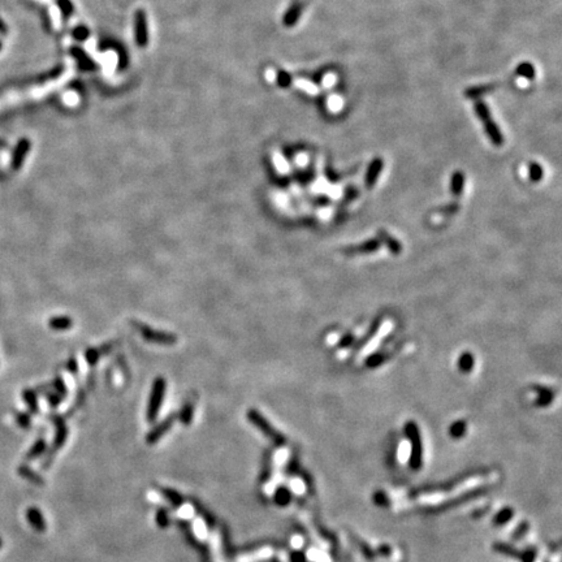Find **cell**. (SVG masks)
<instances>
[{
	"mask_svg": "<svg viewBox=\"0 0 562 562\" xmlns=\"http://www.w3.org/2000/svg\"><path fill=\"white\" fill-rule=\"evenodd\" d=\"M515 73H517L518 76H520V77L526 78V80H533L535 78V67H533L531 63L528 62H523L520 63V64H518V67L515 68Z\"/></svg>",
	"mask_w": 562,
	"mask_h": 562,
	"instance_id": "e0dca14e",
	"label": "cell"
},
{
	"mask_svg": "<svg viewBox=\"0 0 562 562\" xmlns=\"http://www.w3.org/2000/svg\"><path fill=\"white\" fill-rule=\"evenodd\" d=\"M50 328L56 331H65L73 327V320L69 316H55L49 320Z\"/></svg>",
	"mask_w": 562,
	"mask_h": 562,
	"instance_id": "2e32d148",
	"label": "cell"
},
{
	"mask_svg": "<svg viewBox=\"0 0 562 562\" xmlns=\"http://www.w3.org/2000/svg\"><path fill=\"white\" fill-rule=\"evenodd\" d=\"M136 32L137 42L141 47H145L147 45V23L146 15L142 11H138L136 15Z\"/></svg>",
	"mask_w": 562,
	"mask_h": 562,
	"instance_id": "9c48e42d",
	"label": "cell"
},
{
	"mask_svg": "<svg viewBox=\"0 0 562 562\" xmlns=\"http://www.w3.org/2000/svg\"><path fill=\"white\" fill-rule=\"evenodd\" d=\"M45 450H46V441L45 440H38V441L34 444V446L30 449V452L28 453V459L37 458V457H39V455H42L43 453H45Z\"/></svg>",
	"mask_w": 562,
	"mask_h": 562,
	"instance_id": "484cf974",
	"label": "cell"
},
{
	"mask_svg": "<svg viewBox=\"0 0 562 562\" xmlns=\"http://www.w3.org/2000/svg\"><path fill=\"white\" fill-rule=\"evenodd\" d=\"M26 517H28L29 523L32 524L37 531L43 532V531L46 530L45 517H43L42 513H41L37 507H29V509H28V513H26Z\"/></svg>",
	"mask_w": 562,
	"mask_h": 562,
	"instance_id": "7c38bea8",
	"label": "cell"
},
{
	"mask_svg": "<svg viewBox=\"0 0 562 562\" xmlns=\"http://www.w3.org/2000/svg\"><path fill=\"white\" fill-rule=\"evenodd\" d=\"M56 439H55V449H59V446H62L65 442L67 439V427H65L64 422L62 420H56Z\"/></svg>",
	"mask_w": 562,
	"mask_h": 562,
	"instance_id": "ffe728a7",
	"label": "cell"
},
{
	"mask_svg": "<svg viewBox=\"0 0 562 562\" xmlns=\"http://www.w3.org/2000/svg\"><path fill=\"white\" fill-rule=\"evenodd\" d=\"M17 422L23 427L28 428L30 424V416H28L26 414H17Z\"/></svg>",
	"mask_w": 562,
	"mask_h": 562,
	"instance_id": "8d00e7d4",
	"label": "cell"
},
{
	"mask_svg": "<svg viewBox=\"0 0 562 562\" xmlns=\"http://www.w3.org/2000/svg\"><path fill=\"white\" fill-rule=\"evenodd\" d=\"M385 361V355L383 353H376V354H371L366 358V366L370 368L379 367L383 362Z\"/></svg>",
	"mask_w": 562,
	"mask_h": 562,
	"instance_id": "83f0119b",
	"label": "cell"
},
{
	"mask_svg": "<svg viewBox=\"0 0 562 562\" xmlns=\"http://www.w3.org/2000/svg\"><path fill=\"white\" fill-rule=\"evenodd\" d=\"M68 368L72 371V372H77V364H76L75 359H71V361H69Z\"/></svg>",
	"mask_w": 562,
	"mask_h": 562,
	"instance_id": "7bdbcfd3",
	"label": "cell"
},
{
	"mask_svg": "<svg viewBox=\"0 0 562 562\" xmlns=\"http://www.w3.org/2000/svg\"><path fill=\"white\" fill-rule=\"evenodd\" d=\"M552 400H553V394L549 389H545V388L539 389V396H537V401H536L537 405L545 406V405H548Z\"/></svg>",
	"mask_w": 562,
	"mask_h": 562,
	"instance_id": "f1b7e54d",
	"label": "cell"
},
{
	"mask_svg": "<svg viewBox=\"0 0 562 562\" xmlns=\"http://www.w3.org/2000/svg\"><path fill=\"white\" fill-rule=\"evenodd\" d=\"M465 188V175L461 171H455L450 180V192L455 197H459Z\"/></svg>",
	"mask_w": 562,
	"mask_h": 562,
	"instance_id": "5bb4252c",
	"label": "cell"
},
{
	"mask_svg": "<svg viewBox=\"0 0 562 562\" xmlns=\"http://www.w3.org/2000/svg\"><path fill=\"white\" fill-rule=\"evenodd\" d=\"M29 150H30V142L28 140H25V138L17 143V146L16 149H15V153H13V156H12V168L15 169V171L21 169V167H23L24 164V160H25L26 154L29 153Z\"/></svg>",
	"mask_w": 562,
	"mask_h": 562,
	"instance_id": "52a82bcc",
	"label": "cell"
},
{
	"mask_svg": "<svg viewBox=\"0 0 562 562\" xmlns=\"http://www.w3.org/2000/svg\"><path fill=\"white\" fill-rule=\"evenodd\" d=\"M132 325H133L134 328H137V331L140 332V335L149 342L160 345H175L177 342V340H179L177 336L172 335V333L155 331V329H153L149 325L141 324L140 322H132Z\"/></svg>",
	"mask_w": 562,
	"mask_h": 562,
	"instance_id": "6da1fadb",
	"label": "cell"
},
{
	"mask_svg": "<svg viewBox=\"0 0 562 562\" xmlns=\"http://www.w3.org/2000/svg\"><path fill=\"white\" fill-rule=\"evenodd\" d=\"M507 517H511V511L509 510V509H505L502 513H500L496 517V523H504V522H506V518Z\"/></svg>",
	"mask_w": 562,
	"mask_h": 562,
	"instance_id": "74e56055",
	"label": "cell"
},
{
	"mask_svg": "<svg viewBox=\"0 0 562 562\" xmlns=\"http://www.w3.org/2000/svg\"><path fill=\"white\" fill-rule=\"evenodd\" d=\"M156 520H158V523H159L160 527H166L167 524L169 523L168 514H167L164 510H160L159 513L156 514Z\"/></svg>",
	"mask_w": 562,
	"mask_h": 562,
	"instance_id": "836d02e7",
	"label": "cell"
},
{
	"mask_svg": "<svg viewBox=\"0 0 562 562\" xmlns=\"http://www.w3.org/2000/svg\"><path fill=\"white\" fill-rule=\"evenodd\" d=\"M164 494H166V497L169 498V501L172 502L173 505H180L181 504V498H180V496L176 492L173 491H164Z\"/></svg>",
	"mask_w": 562,
	"mask_h": 562,
	"instance_id": "d590c367",
	"label": "cell"
},
{
	"mask_svg": "<svg viewBox=\"0 0 562 562\" xmlns=\"http://www.w3.org/2000/svg\"><path fill=\"white\" fill-rule=\"evenodd\" d=\"M496 88V85H478V86H471L465 90V97L470 98V99H476L483 97V95L488 94L489 91H492Z\"/></svg>",
	"mask_w": 562,
	"mask_h": 562,
	"instance_id": "4fadbf2b",
	"label": "cell"
},
{
	"mask_svg": "<svg viewBox=\"0 0 562 562\" xmlns=\"http://www.w3.org/2000/svg\"><path fill=\"white\" fill-rule=\"evenodd\" d=\"M474 110L475 112H476V116H478L481 121L487 120V119L491 117V111H489V108L487 107V104H485L483 101L475 102Z\"/></svg>",
	"mask_w": 562,
	"mask_h": 562,
	"instance_id": "7402d4cb",
	"label": "cell"
},
{
	"mask_svg": "<svg viewBox=\"0 0 562 562\" xmlns=\"http://www.w3.org/2000/svg\"><path fill=\"white\" fill-rule=\"evenodd\" d=\"M381 242L377 238H372L368 240L366 242H362L359 245H353V246H348L344 249V253L346 254H370L375 253L380 249Z\"/></svg>",
	"mask_w": 562,
	"mask_h": 562,
	"instance_id": "8992f818",
	"label": "cell"
},
{
	"mask_svg": "<svg viewBox=\"0 0 562 562\" xmlns=\"http://www.w3.org/2000/svg\"><path fill=\"white\" fill-rule=\"evenodd\" d=\"M193 413H194V405L192 402H188L184 405L181 413H180V420L184 424H189L193 419Z\"/></svg>",
	"mask_w": 562,
	"mask_h": 562,
	"instance_id": "cb8c5ba5",
	"label": "cell"
},
{
	"mask_svg": "<svg viewBox=\"0 0 562 562\" xmlns=\"http://www.w3.org/2000/svg\"><path fill=\"white\" fill-rule=\"evenodd\" d=\"M60 7H62L63 12H64L65 15H68V13L72 11V4L69 3L68 0H60Z\"/></svg>",
	"mask_w": 562,
	"mask_h": 562,
	"instance_id": "ab89813d",
	"label": "cell"
},
{
	"mask_svg": "<svg viewBox=\"0 0 562 562\" xmlns=\"http://www.w3.org/2000/svg\"><path fill=\"white\" fill-rule=\"evenodd\" d=\"M475 359L470 351H465L458 359V367L462 372H470L474 368Z\"/></svg>",
	"mask_w": 562,
	"mask_h": 562,
	"instance_id": "ac0fdd59",
	"label": "cell"
},
{
	"mask_svg": "<svg viewBox=\"0 0 562 562\" xmlns=\"http://www.w3.org/2000/svg\"><path fill=\"white\" fill-rule=\"evenodd\" d=\"M543 176H544L543 167L540 166L539 163L531 162L530 164H528V177H530L531 181L539 182L540 180L543 179Z\"/></svg>",
	"mask_w": 562,
	"mask_h": 562,
	"instance_id": "d6986e66",
	"label": "cell"
},
{
	"mask_svg": "<svg viewBox=\"0 0 562 562\" xmlns=\"http://www.w3.org/2000/svg\"><path fill=\"white\" fill-rule=\"evenodd\" d=\"M99 357H101V353H99V350H97V349H89V350L86 351V359H88V362L91 364V366H94V364L97 363Z\"/></svg>",
	"mask_w": 562,
	"mask_h": 562,
	"instance_id": "d6a6232c",
	"label": "cell"
},
{
	"mask_svg": "<svg viewBox=\"0 0 562 562\" xmlns=\"http://www.w3.org/2000/svg\"><path fill=\"white\" fill-rule=\"evenodd\" d=\"M377 236H379V238L377 240L380 241V242H383L385 246L389 249V251L392 254H394V255H398V254H401V251H402V245L398 242V241L396 240L394 237H392L389 233H388L387 231H384V229H380V231L377 232Z\"/></svg>",
	"mask_w": 562,
	"mask_h": 562,
	"instance_id": "8fae6325",
	"label": "cell"
},
{
	"mask_svg": "<svg viewBox=\"0 0 562 562\" xmlns=\"http://www.w3.org/2000/svg\"><path fill=\"white\" fill-rule=\"evenodd\" d=\"M247 418H249V420L253 423L254 426L257 427L258 429H260V431H262L268 439H271L272 441L279 444V445H281V444L285 442V437H284L281 433L277 432L276 429L272 427V424H270V422H268V420H267L266 418L259 413V411H257V410L254 409L249 410V411H247Z\"/></svg>",
	"mask_w": 562,
	"mask_h": 562,
	"instance_id": "7a4b0ae2",
	"label": "cell"
},
{
	"mask_svg": "<svg viewBox=\"0 0 562 562\" xmlns=\"http://www.w3.org/2000/svg\"><path fill=\"white\" fill-rule=\"evenodd\" d=\"M76 37H77L78 39H84L85 37H86V30H85V29L84 30H82V29L77 30V33H76Z\"/></svg>",
	"mask_w": 562,
	"mask_h": 562,
	"instance_id": "ee69618b",
	"label": "cell"
},
{
	"mask_svg": "<svg viewBox=\"0 0 562 562\" xmlns=\"http://www.w3.org/2000/svg\"><path fill=\"white\" fill-rule=\"evenodd\" d=\"M353 342H354V336L348 335V336H345L344 338H341V340H340V342H338V346H340V348H346V346H349V345L353 344Z\"/></svg>",
	"mask_w": 562,
	"mask_h": 562,
	"instance_id": "f35d334b",
	"label": "cell"
},
{
	"mask_svg": "<svg viewBox=\"0 0 562 562\" xmlns=\"http://www.w3.org/2000/svg\"><path fill=\"white\" fill-rule=\"evenodd\" d=\"M384 162L381 158H375L372 162L370 163V166L367 168V172L364 176V184L368 189H371L377 182V179L380 176L381 171H383Z\"/></svg>",
	"mask_w": 562,
	"mask_h": 562,
	"instance_id": "5b68a950",
	"label": "cell"
},
{
	"mask_svg": "<svg viewBox=\"0 0 562 562\" xmlns=\"http://www.w3.org/2000/svg\"><path fill=\"white\" fill-rule=\"evenodd\" d=\"M301 12H302L301 4H293L289 10H288V12L285 13V16H284V25L288 26V28L296 25L297 21L299 20V16H301Z\"/></svg>",
	"mask_w": 562,
	"mask_h": 562,
	"instance_id": "9a60e30c",
	"label": "cell"
},
{
	"mask_svg": "<svg viewBox=\"0 0 562 562\" xmlns=\"http://www.w3.org/2000/svg\"><path fill=\"white\" fill-rule=\"evenodd\" d=\"M24 400L28 403L29 409L32 410V413H38V402H37V394L33 392L32 389L24 390Z\"/></svg>",
	"mask_w": 562,
	"mask_h": 562,
	"instance_id": "603a6c76",
	"label": "cell"
},
{
	"mask_svg": "<svg viewBox=\"0 0 562 562\" xmlns=\"http://www.w3.org/2000/svg\"><path fill=\"white\" fill-rule=\"evenodd\" d=\"M405 431L411 440V466L414 470L419 468L422 465V440H420L419 429L414 422H409L405 426Z\"/></svg>",
	"mask_w": 562,
	"mask_h": 562,
	"instance_id": "277c9868",
	"label": "cell"
},
{
	"mask_svg": "<svg viewBox=\"0 0 562 562\" xmlns=\"http://www.w3.org/2000/svg\"><path fill=\"white\" fill-rule=\"evenodd\" d=\"M49 401H50V403H51L52 406H56V405H58V403L60 402V396L56 397L55 394H50V396H49Z\"/></svg>",
	"mask_w": 562,
	"mask_h": 562,
	"instance_id": "b9f144b4",
	"label": "cell"
},
{
	"mask_svg": "<svg viewBox=\"0 0 562 562\" xmlns=\"http://www.w3.org/2000/svg\"><path fill=\"white\" fill-rule=\"evenodd\" d=\"M78 101H80V98H78V95L76 93H67L64 95V102L67 104H69V106H76L78 103Z\"/></svg>",
	"mask_w": 562,
	"mask_h": 562,
	"instance_id": "e575fe53",
	"label": "cell"
},
{
	"mask_svg": "<svg viewBox=\"0 0 562 562\" xmlns=\"http://www.w3.org/2000/svg\"><path fill=\"white\" fill-rule=\"evenodd\" d=\"M164 392H166V380L163 377H158L154 381L151 396H150L149 407H147V420L154 422L156 416L159 414L160 406H162L163 398H164Z\"/></svg>",
	"mask_w": 562,
	"mask_h": 562,
	"instance_id": "3957f363",
	"label": "cell"
},
{
	"mask_svg": "<svg viewBox=\"0 0 562 562\" xmlns=\"http://www.w3.org/2000/svg\"><path fill=\"white\" fill-rule=\"evenodd\" d=\"M380 324H381L380 319H377L376 322H374V323H372V325H371V328H370V331H368V333H367V335L364 336V337H363V338H361V340H359V342H358V344H357V345H355V348H357V349H361V348H363L364 345L367 344V342H368V341H370L371 338H372V336H374V335H376V332H377V331H379V328H380Z\"/></svg>",
	"mask_w": 562,
	"mask_h": 562,
	"instance_id": "44dd1931",
	"label": "cell"
},
{
	"mask_svg": "<svg viewBox=\"0 0 562 562\" xmlns=\"http://www.w3.org/2000/svg\"><path fill=\"white\" fill-rule=\"evenodd\" d=\"M483 124H484L485 133H487L488 138L491 140V142L493 143L494 146L497 147L502 146V145H504V136H502V133H501L500 128L497 127V124L492 120V117H489V119L483 121Z\"/></svg>",
	"mask_w": 562,
	"mask_h": 562,
	"instance_id": "ba28073f",
	"label": "cell"
},
{
	"mask_svg": "<svg viewBox=\"0 0 562 562\" xmlns=\"http://www.w3.org/2000/svg\"><path fill=\"white\" fill-rule=\"evenodd\" d=\"M19 472L20 475H23L24 478H26L28 480L33 481V483H37V484H42V480H41V478L38 476V474L32 471V468L26 467V466H20Z\"/></svg>",
	"mask_w": 562,
	"mask_h": 562,
	"instance_id": "d4e9b609",
	"label": "cell"
},
{
	"mask_svg": "<svg viewBox=\"0 0 562 562\" xmlns=\"http://www.w3.org/2000/svg\"><path fill=\"white\" fill-rule=\"evenodd\" d=\"M465 432H466V424L465 422H462V420L453 423L452 427H450V435H452L453 437H455V439L461 437Z\"/></svg>",
	"mask_w": 562,
	"mask_h": 562,
	"instance_id": "4dcf8cb0",
	"label": "cell"
},
{
	"mask_svg": "<svg viewBox=\"0 0 562 562\" xmlns=\"http://www.w3.org/2000/svg\"><path fill=\"white\" fill-rule=\"evenodd\" d=\"M0 33H2V34H7V28L6 25L2 23V20H0Z\"/></svg>",
	"mask_w": 562,
	"mask_h": 562,
	"instance_id": "f6af8a7d",
	"label": "cell"
},
{
	"mask_svg": "<svg viewBox=\"0 0 562 562\" xmlns=\"http://www.w3.org/2000/svg\"><path fill=\"white\" fill-rule=\"evenodd\" d=\"M0 49H2V43H0Z\"/></svg>",
	"mask_w": 562,
	"mask_h": 562,
	"instance_id": "c3c4849f",
	"label": "cell"
},
{
	"mask_svg": "<svg viewBox=\"0 0 562 562\" xmlns=\"http://www.w3.org/2000/svg\"><path fill=\"white\" fill-rule=\"evenodd\" d=\"M55 388L62 394L67 393V389H65V385H64V383L62 381V379H56V380H55Z\"/></svg>",
	"mask_w": 562,
	"mask_h": 562,
	"instance_id": "60d3db41",
	"label": "cell"
},
{
	"mask_svg": "<svg viewBox=\"0 0 562 562\" xmlns=\"http://www.w3.org/2000/svg\"><path fill=\"white\" fill-rule=\"evenodd\" d=\"M37 2H39V3H43V4H46V3H50V2H51V0H37Z\"/></svg>",
	"mask_w": 562,
	"mask_h": 562,
	"instance_id": "bcb514c9",
	"label": "cell"
},
{
	"mask_svg": "<svg viewBox=\"0 0 562 562\" xmlns=\"http://www.w3.org/2000/svg\"><path fill=\"white\" fill-rule=\"evenodd\" d=\"M50 16H51L52 25L56 30L62 28V11L56 6L50 7Z\"/></svg>",
	"mask_w": 562,
	"mask_h": 562,
	"instance_id": "4316f807",
	"label": "cell"
},
{
	"mask_svg": "<svg viewBox=\"0 0 562 562\" xmlns=\"http://www.w3.org/2000/svg\"><path fill=\"white\" fill-rule=\"evenodd\" d=\"M2 545H3V543H2V539H0V548H2Z\"/></svg>",
	"mask_w": 562,
	"mask_h": 562,
	"instance_id": "7dc6e473",
	"label": "cell"
},
{
	"mask_svg": "<svg viewBox=\"0 0 562 562\" xmlns=\"http://www.w3.org/2000/svg\"><path fill=\"white\" fill-rule=\"evenodd\" d=\"M290 501V492L286 488H280L279 491L276 492V502L281 506L289 504Z\"/></svg>",
	"mask_w": 562,
	"mask_h": 562,
	"instance_id": "f546056e",
	"label": "cell"
},
{
	"mask_svg": "<svg viewBox=\"0 0 562 562\" xmlns=\"http://www.w3.org/2000/svg\"><path fill=\"white\" fill-rule=\"evenodd\" d=\"M277 82H279L280 86L288 88V86L292 84V77H290L286 72H279V73H277Z\"/></svg>",
	"mask_w": 562,
	"mask_h": 562,
	"instance_id": "1f68e13d",
	"label": "cell"
},
{
	"mask_svg": "<svg viewBox=\"0 0 562 562\" xmlns=\"http://www.w3.org/2000/svg\"><path fill=\"white\" fill-rule=\"evenodd\" d=\"M173 422H175V416H169L168 419L163 420L160 424H158V426H156L155 428L147 435V442H149V444H154V442H156L158 440L162 439V436L164 435L167 431L171 429Z\"/></svg>",
	"mask_w": 562,
	"mask_h": 562,
	"instance_id": "30bf717a",
	"label": "cell"
}]
</instances>
